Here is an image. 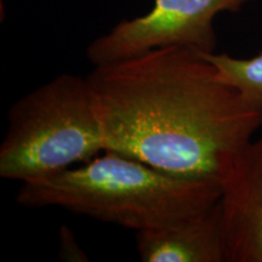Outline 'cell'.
Instances as JSON below:
<instances>
[{"instance_id":"cell-5","label":"cell","mask_w":262,"mask_h":262,"mask_svg":"<svg viewBox=\"0 0 262 262\" xmlns=\"http://www.w3.org/2000/svg\"><path fill=\"white\" fill-rule=\"evenodd\" d=\"M226 262H262V137L235 157L221 182Z\"/></svg>"},{"instance_id":"cell-3","label":"cell","mask_w":262,"mask_h":262,"mask_svg":"<svg viewBox=\"0 0 262 262\" xmlns=\"http://www.w3.org/2000/svg\"><path fill=\"white\" fill-rule=\"evenodd\" d=\"M0 145V178L27 182L88 163L104 149L86 78L60 73L18 98Z\"/></svg>"},{"instance_id":"cell-8","label":"cell","mask_w":262,"mask_h":262,"mask_svg":"<svg viewBox=\"0 0 262 262\" xmlns=\"http://www.w3.org/2000/svg\"><path fill=\"white\" fill-rule=\"evenodd\" d=\"M61 258L68 261H86V255L80 250L72 231L68 227H61Z\"/></svg>"},{"instance_id":"cell-7","label":"cell","mask_w":262,"mask_h":262,"mask_svg":"<svg viewBox=\"0 0 262 262\" xmlns=\"http://www.w3.org/2000/svg\"><path fill=\"white\" fill-rule=\"evenodd\" d=\"M211 62L226 83L237 89L249 102L262 108V52L250 58L228 54L199 52Z\"/></svg>"},{"instance_id":"cell-1","label":"cell","mask_w":262,"mask_h":262,"mask_svg":"<svg viewBox=\"0 0 262 262\" xmlns=\"http://www.w3.org/2000/svg\"><path fill=\"white\" fill-rule=\"evenodd\" d=\"M85 78L104 149L181 178L221 185L262 126V108L189 48L152 49Z\"/></svg>"},{"instance_id":"cell-4","label":"cell","mask_w":262,"mask_h":262,"mask_svg":"<svg viewBox=\"0 0 262 262\" xmlns=\"http://www.w3.org/2000/svg\"><path fill=\"white\" fill-rule=\"evenodd\" d=\"M250 0H155L139 17L124 19L86 49L94 66L164 47H183L214 52V18L221 12H238Z\"/></svg>"},{"instance_id":"cell-2","label":"cell","mask_w":262,"mask_h":262,"mask_svg":"<svg viewBox=\"0 0 262 262\" xmlns=\"http://www.w3.org/2000/svg\"><path fill=\"white\" fill-rule=\"evenodd\" d=\"M221 193L219 182L181 178L104 149L78 168L22 182L16 202L28 208L57 206L139 232L202 214Z\"/></svg>"},{"instance_id":"cell-6","label":"cell","mask_w":262,"mask_h":262,"mask_svg":"<svg viewBox=\"0 0 262 262\" xmlns=\"http://www.w3.org/2000/svg\"><path fill=\"white\" fill-rule=\"evenodd\" d=\"M143 262H224L221 203L175 224L136 232Z\"/></svg>"}]
</instances>
